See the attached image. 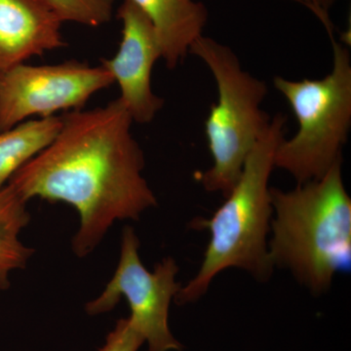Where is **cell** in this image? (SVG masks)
Instances as JSON below:
<instances>
[{
    "instance_id": "8fae6325",
    "label": "cell",
    "mask_w": 351,
    "mask_h": 351,
    "mask_svg": "<svg viewBox=\"0 0 351 351\" xmlns=\"http://www.w3.org/2000/svg\"><path fill=\"white\" fill-rule=\"evenodd\" d=\"M63 124L62 117L27 119L0 131V189L12 176L54 141Z\"/></svg>"
},
{
    "instance_id": "30bf717a",
    "label": "cell",
    "mask_w": 351,
    "mask_h": 351,
    "mask_svg": "<svg viewBox=\"0 0 351 351\" xmlns=\"http://www.w3.org/2000/svg\"><path fill=\"white\" fill-rule=\"evenodd\" d=\"M151 21L169 69L177 68L189 48L203 36L208 23L207 7L195 0H131Z\"/></svg>"
},
{
    "instance_id": "2e32d148",
    "label": "cell",
    "mask_w": 351,
    "mask_h": 351,
    "mask_svg": "<svg viewBox=\"0 0 351 351\" xmlns=\"http://www.w3.org/2000/svg\"><path fill=\"white\" fill-rule=\"evenodd\" d=\"M292 1L297 2V3H299V0H292Z\"/></svg>"
},
{
    "instance_id": "3957f363",
    "label": "cell",
    "mask_w": 351,
    "mask_h": 351,
    "mask_svg": "<svg viewBox=\"0 0 351 351\" xmlns=\"http://www.w3.org/2000/svg\"><path fill=\"white\" fill-rule=\"evenodd\" d=\"M341 163L293 191L270 188V262L315 295L327 292L337 274L350 271L351 199Z\"/></svg>"
},
{
    "instance_id": "7c38bea8",
    "label": "cell",
    "mask_w": 351,
    "mask_h": 351,
    "mask_svg": "<svg viewBox=\"0 0 351 351\" xmlns=\"http://www.w3.org/2000/svg\"><path fill=\"white\" fill-rule=\"evenodd\" d=\"M27 203L10 184L0 189V291L10 287L11 272L24 269L34 253L19 239L31 221Z\"/></svg>"
},
{
    "instance_id": "9c48e42d",
    "label": "cell",
    "mask_w": 351,
    "mask_h": 351,
    "mask_svg": "<svg viewBox=\"0 0 351 351\" xmlns=\"http://www.w3.org/2000/svg\"><path fill=\"white\" fill-rule=\"evenodd\" d=\"M62 24L45 0H0V73L66 47Z\"/></svg>"
},
{
    "instance_id": "9a60e30c",
    "label": "cell",
    "mask_w": 351,
    "mask_h": 351,
    "mask_svg": "<svg viewBox=\"0 0 351 351\" xmlns=\"http://www.w3.org/2000/svg\"><path fill=\"white\" fill-rule=\"evenodd\" d=\"M339 0H299V3L306 6L324 25L331 40L334 39V25L330 19V10Z\"/></svg>"
},
{
    "instance_id": "277c9868",
    "label": "cell",
    "mask_w": 351,
    "mask_h": 351,
    "mask_svg": "<svg viewBox=\"0 0 351 351\" xmlns=\"http://www.w3.org/2000/svg\"><path fill=\"white\" fill-rule=\"evenodd\" d=\"M332 69L320 80H289L276 76L274 87L290 104L299 124L294 137L279 144L274 168L286 171L298 184L323 177L343 160L351 127L350 51L332 40Z\"/></svg>"
},
{
    "instance_id": "6da1fadb",
    "label": "cell",
    "mask_w": 351,
    "mask_h": 351,
    "mask_svg": "<svg viewBox=\"0 0 351 351\" xmlns=\"http://www.w3.org/2000/svg\"><path fill=\"white\" fill-rule=\"evenodd\" d=\"M57 137L9 180L25 200L39 197L75 207L80 223L71 247L84 258L115 221L138 219L157 199L143 177L145 156L119 98L62 117Z\"/></svg>"
},
{
    "instance_id": "52a82bcc",
    "label": "cell",
    "mask_w": 351,
    "mask_h": 351,
    "mask_svg": "<svg viewBox=\"0 0 351 351\" xmlns=\"http://www.w3.org/2000/svg\"><path fill=\"white\" fill-rule=\"evenodd\" d=\"M114 84L101 64L78 61L47 66L20 64L0 73V131L32 117L82 110L95 94Z\"/></svg>"
},
{
    "instance_id": "5bb4252c",
    "label": "cell",
    "mask_w": 351,
    "mask_h": 351,
    "mask_svg": "<svg viewBox=\"0 0 351 351\" xmlns=\"http://www.w3.org/2000/svg\"><path fill=\"white\" fill-rule=\"evenodd\" d=\"M144 343V338L127 318L117 321L100 351H138Z\"/></svg>"
},
{
    "instance_id": "5b68a950",
    "label": "cell",
    "mask_w": 351,
    "mask_h": 351,
    "mask_svg": "<svg viewBox=\"0 0 351 351\" xmlns=\"http://www.w3.org/2000/svg\"><path fill=\"white\" fill-rule=\"evenodd\" d=\"M211 71L218 101L205 121V135L213 165L200 176L203 188L226 197L241 174L258 138L270 122L262 108L267 94L265 82L242 69L232 48L201 36L189 48Z\"/></svg>"
},
{
    "instance_id": "7a4b0ae2",
    "label": "cell",
    "mask_w": 351,
    "mask_h": 351,
    "mask_svg": "<svg viewBox=\"0 0 351 351\" xmlns=\"http://www.w3.org/2000/svg\"><path fill=\"white\" fill-rule=\"evenodd\" d=\"M286 124L282 113L270 119L223 205L211 218L191 221V228L207 230L210 240L197 274L176 295L180 306L198 301L215 277L232 267L245 270L261 282L269 280L274 267L267 239L274 214L269 184Z\"/></svg>"
},
{
    "instance_id": "ba28073f",
    "label": "cell",
    "mask_w": 351,
    "mask_h": 351,
    "mask_svg": "<svg viewBox=\"0 0 351 351\" xmlns=\"http://www.w3.org/2000/svg\"><path fill=\"white\" fill-rule=\"evenodd\" d=\"M117 17L122 23L119 50L112 58L101 60V64L119 84V99L133 121L149 124L164 106L152 87V69L162 58V51L151 21L131 0L122 1Z\"/></svg>"
},
{
    "instance_id": "4fadbf2b",
    "label": "cell",
    "mask_w": 351,
    "mask_h": 351,
    "mask_svg": "<svg viewBox=\"0 0 351 351\" xmlns=\"http://www.w3.org/2000/svg\"><path fill=\"white\" fill-rule=\"evenodd\" d=\"M64 22L98 27L110 23L115 0H45Z\"/></svg>"
},
{
    "instance_id": "8992f818",
    "label": "cell",
    "mask_w": 351,
    "mask_h": 351,
    "mask_svg": "<svg viewBox=\"0 0 351 351\" xmlns=\"http://www.w3.org/2000/svg\"><path fill=\"white\" fill-rule=\"evenodd\" d=\"M140 240L130 226L122 233L121 250L114 276L97 299L85 308L90 315L108 313L124 297L131 308L133 327L145 339L149 351H179L182 343L169 327L171 302L182 288L176 276L179 267L174 258H163L149 271L138 256Z\"/></svg>"
}]
</instances>
